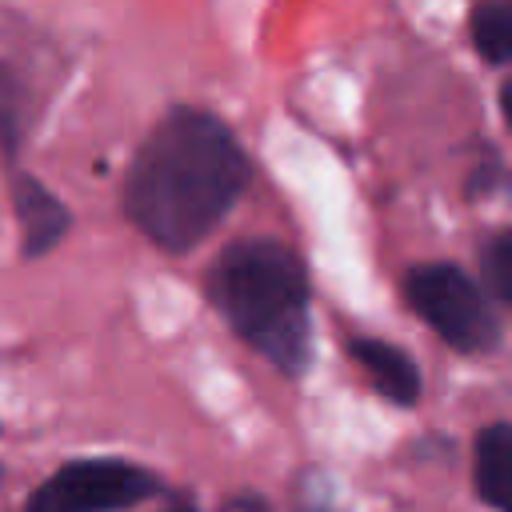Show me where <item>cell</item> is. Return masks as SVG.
Wrapping results in <instances>:
<instances>
[{"instance_id": "1", "label": "cell", "mask_w": 512, "mask_h": 512, "mask_svg": "<svg viewBox=\"0 0 512 512\" xmlns=\"http://www.w3.org/2000/svg\"><path fill=\"white\" fill-rule=\"evenodd\" d=\"M252 180V164L224 120L204 108H172L140 144L124 212L168 252H188L236 208Z\"/></svg>"}, {"instance_id": "2", "label": "cell", "mask_w": 512, "mask_h": 512, "mask_svg": "<svg viewBox=\"0 0 512 512\" xmlns=\"http://www.w3.org/2000/svg\"><path fill=\"white\" fill-rule=\"evenodd\" d=\"M208 300L284 376H300L312 356L308 276L300 256L272 236H244L224 244L204 276Z\"/></svg>"}, {"instance_id": "3", "label": "cell", "mask_w": 512, "mask_h": 512, "mask_svg": "<svg viewBox=\"0 0 512 512\" xmlns=\"http://www.w3.org/2000/svg\"><path fill=\"white\" fill-rule=\"evenodd\" d=\"M408 304L432 324V332L464 356H484L500 344V316L488 292L456 264H416L404 276Z\"/></svg>"}, {"instance_id": "4", "label": "cell", "mask_w": 512, "mask_h": 512, "mask_svg": "<svg viewBox=\"0 0 512 512\" xmlns=\"http://www.w3.org/2000/svg\"><path fill=\"white\" fill-rule=\"evenodd\" d=\"M160 488V476L132 460H68L28 496L24 512H120L156 496Z\"/></svg>"}, {"instance_id": "5", "label": "cell", "mask_w": 512, "mask_h": 512, "mask_svg": "<svg viewBox=\"0 0 512 512\" xmlns=\"http://www.w3.org/2000/svg\"><path fill=\"white\" fill-rule=\"evenodd\" d=\"M12 208H16V224H20V248L24 256H44L48 248H56L68 232V208L28 172L12 176Z\"/></svg>"}, {"instance_id": "6", "label": "cell", "mask_w": 512, "mask_h": 512, "mask_svg": "<svg viewBox=\"0 0 512 512\" xmlns=\"http://www.w3.org/2000/svg\"><path fill=\"white\" fill-rule=\"evenodd\" d=\"M348 356L368 372L372 388L384 400H392L400 408H408V404L420 400V392H424L420 368L412 364V356L404 348H396L388 340H376V336H352L348 340Z\"/></svg>"}, {"instance_id": "7", "label": "cell", "mask_w": 512, "mask_h": 512, "mask_svg": "<svg viewBox=\"0 0 512 512\" xmlns=\"http://www.w3.org/2000/svg\"><path fill=\"white\" fill-rule=\"evenodd\" d=\"M508 460H512V428L504 420L480 428L472 476H476V496L496 512H508Z\"/></svg>"}, {"instance_id": "8", "label": "cell", "mask_w": 512, "mask_h": 512, "mask_svg": "<svg viewBox=\"0 0 512 512\" xmlns=\"http://www.w3.org/2000/svg\"><path fill=\"white\" fill-rule=\"evenodd\" d=\"M468 32H472L476 52H480L488 64L504 68V64L512 60V4H504V0H488V4L472 8V16H468Z\"/></svg>"}, {"instance_id": "9", "label": "cell", "mask_w": 512, "mask_h": 512, "mask_svg": "<svg viewBox=\"0 0 512 512\" xmlns=\"http://www.w3.org/2000/svg\"><path fill=\"white\" fill-rule=\"evenodd\" d=\"M484 292L488 300H512V232H496L484 248Z\"/></svg>"}, {"instance_id": "10", "label": "cell", "mask_w": 512, "mask_h": 512, "mask_svg": "<svg viewBox=\"0 0 512 512\" xmlns=\"http://www.w3.org/2000/svg\"><path fill=\"white\" fill-rule=\"evenodd\" d=\"M224 512H272L260 496H232L228 504H224Z\"/></svg>"}]
</instances>
